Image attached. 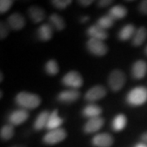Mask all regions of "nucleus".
I'll use <instances>...</instances> for the list:
<instances>
[{"label": "nucleus", "mask_w": 147, "mask_h": 147, "mask_svg": "<svg viewBox=\"0 0 147 147\" xmlns=\"http://www.w3.org/2000/svg\"><path fill=\"white\" fill-rule=\"evenodd\" d=\"M88 34L91 37V38H94L100 41L105 40L108 37V34L105 31V30L102 29L98 25H94L89 27L88 30Z\"/></svg>", "instance_id": "nucleus-13"}, {"label": "nucleus", "mask_w": 147, "mask_h": 147, "mask_svg": "<svg viewBox=\"0 0 147 147\" xmlns=\"http://www.w3.org/2000/svg\"><path fill=\"white\" fill-rule=\"evenodd\" d=\"M114 21H115V19H113L110 15H107V16H104L100 18L97 21L96 25H98L102 29L105 30V29H108L112 26L114 24Z\"/></svg>", "instance_id": "nucleus-26"}, {"label": "nucleus", "mask_w": 147, "mask_h": 147, "mask_svg": "<svg viewBox=\"0 0 147 147\" xmlns=\"http://www.w3.org/2000/svg\"><path fill=\"white\" fill-rule=\"evenodd\" d=\"M66 137V131L63 128L51 130L43 137V142L47 145H54L62 142Z\"/></svg>", "instance_id": "nucleus-4"}, {"label": "nucleus", "mask_w": 147, "mask_h": 147, "mask_svg": "<svg viewBox=\"0 0 147 147\" xmlns=\"http://www.w3.org/2000/svg\"><path fill=\"white\" fill-rule=\"evenodd\" d=\"M108 82H109L110 88L115 92H118L125 84V82H126L125 74L120 70L115 69V70L112 71L110 74Z\"/></svg>", "instance_id": "nucleus-3"}, {"label": "nucleus", "mask_w": 147, "mask_h": 147, "mask_svg": "<svg viewBox=\"0 0 147 147\" xmlns=\"http://www.w3.org/2000/svg\"><path fill=\"white\" fill-rule=\"evenodd\" d=\"M49 21L50 24L53 28H55L57 30H62L65 26V21L61 16H59L57 14H53L49 17Z\"/></svg>", "instance_id": "nucleus-22"}, {"label": "nucleus", "mask_w": 147, "mask_h": 147, "mask_svg": "<svg viewBox=\"0 0 147 147\" xmlns=\"http://www.w3.org/2000/svg\"><path fill=\"white\" fill-rule=\"evenodd\" d=\"M147 37V30L145 27H141L135 33L133 40H132V44L134 46H140L142 44L144 41L146 40Z\"/></svg>", "instance_id": "nucleus-20"}, {"label": "nucleus", "mask_w": 147, "mask_h": 147, "mask_svg": "<svg viewBox=\"0 0 147 147\" xmlns=\"http://www.w3.org/2000/svg\"><path fill=\"white\" fill-rule=\"evenodd\" d=\"M92 3H93V1H92V0H81V1H79V4L82 6H84V7L91 5Z\"/></svg>", "instance_id": "nucleus-32"}, {"label": "nucleus", "mask_w": 147, "mask_h": 147, "mask_svg": "<svg viewBox=\"0 0 147 147\" xmlns=\"http://www.w3.org/2000/svg\"><path fill=\"white\" fill-rule=\"evenodd\" d=\"M45 69L46 72L50 75H55L59 72V67L56 61L54 60H50L48 61L45 65Z\"/></svg>", "instance_id": "nucleus-27"}, {"label": "nucleus", "mask_w": 147, "mask_h": 147, "mask_svg": "<svg viewBox=\"0 0 147 147\" xmlns=\"http://www.w3.org/2000/svg\"><path fill=\"white\" fill-rule=\"evenodd\" d=\"M88 19H89V17L88 16H84V17H82V19H81V21L84 23V22H86L87 21H88Z\"/></svg>", "instance_id": "nucleus-35"}, {"label": "nucleus", "mask_w": 147, "mask_h": 147, "mask_svg": "<svg viewBox=\"0 0 147 147\" xmlns=\"http://www.w3.org/2000/svg\"><path fill=\"white\" fill-rule=\"evenodd\" d=\"M7 25L14 30H20L26 25V20L19 13L11 14L7 19Z\"/></svg>", "instance_id": "nucleus-12"}, {"label": "nucleus", "mask_w": 147, "mask_h": 147, "mask_svg": "<svg viewBox=\"0 0 147 147\" xmlns=\"http://www.w3.org/2000/svg\"><path fill=\"white\" fill-rule=\"evenodd\" d=\"M114 143V139L109 133H100L92 138V144L96 147H110Z\"/></svg>", "instance_id": "nucleus-8"}, {"label": "nucleus", "mask_w": 147, "mask_h": 147, "mask_svg": "<svg viewBox=\"0 0 147 147\" xmlns=\"http://www.w3.org/2000/svg\"><path fill=\"white\" fill-rule=\"evenodd\" d=\"M62 123H63L62 119H61L59 117V115H58V110H56L50 114L46 127H47V129H49L50 131L51 130H54V129H57V128H60L59 127L62 124Z\"/></svg>", "instance_id": "nucleus-15"}, {"label": "nucleus", "mask_w": 147, "mask_h": 147, "mask_svg": "<svg viewBox=\"0 0 147 147\" xmlns=\"http://www.w3.org/2000/svg\"><path fill=\"white\" fill-rule=\"evenodd\" d=\"M14 135V127L13 125L11 124H7L3 126L1 128V131H0V136L3 140H9Z\"/></svg>", "instance_id": "nucleus-25"}, {"label": "nucleus", "mask_w": 147, "mask_h": 147, "mask_svg": "<svg viewBox=\"0 0 147 147\" xmlns=\"http://www.w3.org/2000/svg\"><path fill=\"white\" fill-rule=\"evenodd\" d=\"M142 141H143V142H146V143H147V132H145V133H144V134L142 135Z\"/></svg>", "instance_id": "nucleus-34"}, {"label": "nucleus", "mask_w": 147, "mask_h": 147, "mask_svg": "<svg viewBox=\"0 0 147 147\" xmlns=\"http://www.w3.org/2000/svg\"><path fill=\"white\" fill-rule=\"evenodd\" d=\"M79 96H80V93L76 89L65 90L59 93L57 99L64 103H71L78 100Z\"/></svg>", "instance_id": "nucleus-10"}, {"label": "nucleus", "mask_w": 147, "mask_h": 147, "mask_svg": "<svg viewBox=\"0 0 147 147\" xmlns=\"http://www.w3.org/2000/svg\"><path fill=\"white\" fill-rule=\"evenodd\" d=\"M0 75H1V76H0V78H1V79H0V81L2 82V81H3V74H1Z\"/></svg>", "instance_id": "nucleus-37"}, {"label": "nucleus", "mask_w": 147, "mask_h": 147, "mask_svg": "<svg viewBox=\"0 0 147 147\" xmlns=\"http://www.w3.org/2000/svg\"><path fill=\"white\" fill-rule=\"evenodd\" d=\"M28 14L34 23H39L45 18V12L42 8L33 6L28 9Z\"/></svg>", "instance_id": "nucleus-16"}, {"label": "nucleus", "mask_w": 147, "mask_h": 147, "mask_svg": "<svg viewBox=\"0 0 147 147\" xmlns=\"http://www.w3.org/2000/svg\"><path fill=\"white\" fill-rule=\"evenodd\" d=\"M127 11L126 8L120 5L113 7L109 11V15L115 20L123 18L127 15Z\"/></svg>", "instance_id": "nucleus-21"}, {"label": "nucleus", "mask_w": 147, "mask_h": 147, "mask_svg": "<svg viewBox=\"0 0 147 147\" xmlns=\"http://www.w3.org/2000/svg\"><path fill=\"white\" fill-rule=\"evenodd\" d=\"M139 10L141 11L143 14H147V0L146 1H142L141 4L139 6Z\"/></svg>", "instance_id": "nucleus-31"}, {"label": "nucleus", "mask_w": 147, "mask_h": 147, "mask_svg": "<svg viewBox=\"0 0 147 147\" xmlns=\"http://www.w3.org/2000/svg\"><path fill=\"white\" fill-rule=\"evenodd\" d=\"M104 124V119L101 117H96L93 119H90L84 126V131L86 133H92L97 131L101 128Z\"/></svg>", "instance_id": "nucleus-11"}, {"label": "nucleus", "mask_w": 147, "mask_h": 147, "mask_svg": "<svg viewBox=\"0 0 147 147\" xmlns=\"http://www.w3.org/2000/svg\"><path fill=\"white\" fill-rule=\"evenodd\" d=\"M12 147H24V146H12Z\"/></svg>", "instance_id": "nucleus-38"}, {"label": "nucleus", "mask_w": 147, "mask_h": 147, "mask_svg": "<svg viewBox=\"0 0 147 147\" xmlns=\"http://www.w3.org/2000/svg\"><path fill=\"white\" fill-rule=\"evenodd\" d=\"M49 116H50V114L47 111H42V113H40L34 122V128L36 130H41L43 127H46Z\"/></svg>", "instance_id": "nucleus-19"}, {"label": "nucleus", "mask_w": 147, "mask_h": 147, "mask_svg": "<svg viewBox=\"0 0 147 147\" xmlns=\"http://www.w3.org/2000/svg\"><path fill=\"white\" fill-rule=\"evenodd\" d=\"M16 102L18 105L26 109H34L41 103V99L38 95L21 92L16 95Z\"/></svg>", "instance_id": "nucleus-1"}, {"label": "nucleus", "mask_w": 147, "mask_h": 147, "mask_svg": "<svg viewBox=\"0 0 147 147\" xmlns=\"http://www.w3.org/2000/svg\"><path fill=\"white\" fill-rule=\"evenodd\" d=\"M87 47L90 53L94 54L96 56H104L107 53V47L103 42V41L90 38L87 42Z\"/></svg>", "instance_id": "nucleus-6"}, {"label": "nucleus", "mask_w": 147, "mask_h": 147, "mask_svg": "<svg viewBox=\"0 0 147 147\" xmlns=\"http://www.w3.org/2000/svg\"><path fill=\"white\" fill-rule=\"evenodd\" d=\"M146 53H147V47H146Z\"/></svg>", "instance_id": "nucleus-39"}, {"label": "nucleus", "mask_w": 147, "mask_h": 147, "mask_svg": "<svg viewBox=\"0 0 147 147\" xmlns=\"http://www.w3.org/2000/svg\"><path fill=\"white\" fill-rule=\"evenodd\" d=\"M28 118L29 113L26 110H17L11 114L9 116V122L11 125H19L26 122Z\"/></svg>", "instance_id": "nucleus-9"}, {"label": "nucleus", "mask_w": 147, "mask_h": 147, "mask_svg": "<svg viewBox=\"0 0 147 147\" xmlns=\"http://www.w3.org/2000/svg\"><path fill=\"white\" fill-rule=\"evenodd\" d=\"M134 33H135V28H134V26L132 25H131V24L130 25H127L120 30L119 34V38L121 40L125 41V40H127V39L131 38V37L133 36Z\"/></svg>", "instance_id": "nucleus-24"}, {"label": "nucleus", "mask_w": 147, "mask_h": 147, "mask_svg": "<svg viewBox=\"0 0 147 147\" xmlns=\"http://www.w3.org/2000/svg\"><path fill=\"white\" fill-rule=\"evenodd\" d=\"M52 3L58 9H65L72 3V1H70V0H53L52 1Z\"/></svg>", "instance_id": "nucleus-28"}, {"label": "nucleus", "mask_w": 147, "mask_h": 147, "mask_svg": "<svg viewBox=\"0 0 147 147\" xmlns=\"http://www.w3.org/2000/svg\"><path fill=\"white\" fill-rule=\"evenodd\" d=\"M102 112V110L97 105L91 104V105H87L83 110V115L87 118L93 119L96 117H99L100 113Z\"/></svg>", "instance_id": "nucleus-18"}, {"label": "nucleus", "mask_w": 147, "mask_h": 147, "mask_svg": "<svg viewBox=\"0 0 147 147\" xmlns=\"http://www.w3.org/2000/svg\"><path fill=\"white\" fill-rule=\"evenodd\" d=\"M9 26L7 25L5 22H1L0 24V38L1 39L5 38L9 33Z\"/></svg>", "instance_id": "nucleus-30"}, {"label": "nucleus", "mask_w": 147, "mask_h": 147, "mask_svg": "<svg viewBox=\"0 0 147 147\" xmlns=\"http://www.w3.org/2000/svg\"><path fill=\"white\" fill-rule=\"evenodd\" d=\"M127 124V119L124 115L123 114H119L116 116L114 119L113 123H112V126H113V129L115 131H121L123 130Z\"/></svg>", "instance_id": "nucleus-23"}, {"label": "nucleus", "mask_w": 147, "mask_h": 147, "mask_svg": "<svg viewBox=\"0 0 147 147\" xmlns=\"http://www.w3.org/2000/svg\"><path fill=\"white\" fill-rule=\"evenodd\" d=\"M106 95V90L102 86H95L85 94V99L88 101H96L103 98Z\"/></svg>", "instance_id": "nucleus-7"}, {"label": "nucleus", "mask_w": 147, "mask_h": 147, "mask_svg": "<svg viewBox=\"0 0 147 147\" xmlns=\"http://www.w3.org/2000/svg\"><path fill=\"white\" fill-rule=\"evenodd\" d=\"M135 147H147V145L146 144H143V143H139L135 146Z\"/></svg>", "instance_id": "nucleus-36"}, {"label": "nucleus", "mask_w": 147, "mask_h": 147, "mask_svg": "<svg viewBox=\"0 0 147 147\" xmlns=\"http://www.w3.org/2000/svg\"><path fill=\"white\" fill-rule=\"evenodd\" d=\"M112 3V1H108V0H101L98 2V4L100 7H106V6L110 5Z\"/></svg>", "instance_id": "nucleus-33"}, {"label": "nucleus", "mask_w": 147, "mask_h": 147, "mask_svg": "<svg viewBox=\"0 0 147 147\" xmlns=\"http://www.w3.org/2000/svg\"><path fill=\"white\" fill-rule=\"evenodd\" d=\"M38 38L42 41H48L53 37V27L49 24H44L38 28Z\"/></svg>", "instance_id": "nucleus-17"}, {"label": "nucleus", "mask_w": 147, "mask_h": 147, "mask_svg": "<svg viewBox=\"0 0 147 147\" xmlns=\"http://www.w3.org/2000/svg\"><path fill=\"white\" fill-rule=\"evenodd\" d=\"M62 83L69 88H79L83 85V79L78 72L70 71L64 76Z\"/></svg>", "instance_id": "nucleus-5"}, {"label": "nucleus", "mask_w": 147, "mask_h": 147, "mask_svg": "<svg viewBox=\"0 0 147 147\" xmlns=\"http://www.w3.org/2000/svg\"><path fill=\"white\" fill-rule=\"evenodd\" d=\"M147 100V88L137 87L130 91L127 96V101L131 105H140Z\"/></svg>", "instance_id": "nucleus-2"}, {"label": "nucleus", "mask_w": 147, "mask_h": 147, "mask_svg": "<svg viewBox=\"0 0 147 147\" xmlns=\"http://www.w3.org/2000/svg\"><path fill=\"white\" fill-rule=\"evenodd\" d=\"M147 72V64L144 61H137L132 65L131 73L135 79H142Z\"/></svg>", "instance_id": "nucleus-14"}, {"label": "nucleus", "mask_w": 147, "mask_h": 147, "mask_svg": "<svg viewBox=\"0 0 147 147\" xmlns=\"http://www.w3.org/2000/svg\"><path fill=\"white\" fill-rule=\"evenodd\" d=\"M12 3H13V1L11 0H1L0 1V12L2 14L5 13L11 7Z\"/></svg>", "instance_id": "nucleus-29"}]
</instances>
